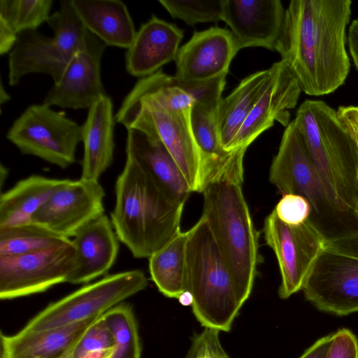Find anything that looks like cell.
<instances>
[{
    "label": "cell",
    "instance_id": "1",
    "mask_svg": "<svg viewBox=\"0 0 358 358\" xmlns=\"http://www.w3.org/2000/svg\"><path fill=\"white\" fill-rule=\"evenodd\" d=\"M351 0H293L285 9L275 50L301 91L324 96L342 86L350 73L347 28Z\"/></svg>",
    "mask_w": 358,
    "mask_h": 358
},
{
    "label": "cell",
    "instance_id": "2",
    "mask_svg": "<svg viewBox=\"0 0 358 358\" xmlns=\"http://www.w3.org/2000/svg\"><path fill=\"white\" fill-rule=\"evenodd\" d=\"M115 194L110 221L134 257L149 258L180 231L185 203L165 192L129 157L116 180Z\"/></svg>",
    "mask_w": 358,
    "mask_h": 358
},
{
    "label": "cell",
    "instance_id": "3",
    "mask_svg": "<svg viewBox=\"0 0 358 358\" xmlns=\"http://www.w3.org/2000/svg\"><path fill=\"white\" fill-rule=\"evenodd\" d=\"M269 180L282 195L297 194L308 201V220L326 244L358 254V217L354 210L331 196L293 120L283 132L271 163Z\"/></svg>",
    "mask_w": 358,
    "mask_h": 358
},
{
    "label": "cell",
    "instance_id": "4",
    "mask_svg": "<svg viewBox=\"0 0 358 358\" xmlns=\"http://www.w3.org/2000/svg\"><path fill=\"white\" fill-rule=\"evenodd\" d=\"M311 160L331 196L355 211L358 200V148L336 110L305 100L293 120Z\"/></svg>",
    "mask_w": 358,
    "mask_h": 358
},
{
    "label": "cell",
    "instance_id": "5",
    "mask_svg": "<svg viewBox=\"0 0 358 358\" xmlns=\"http://www.w3.org/2000/svg\"><path fill=\"white\" fill-rule=\"evenodd\" d=\"M189 231L186 291L193 298L192 313L202 327L228 332L248 299L228 269L206 219L201 216Z\"/></svg>",
    "mask_w": 358,
    "mask_h": 358
},
{
    "label": "cell",
    "instance_id": "6",
    "mask_svg": "<svg viewBox=\"0 0 358 358\" xmlns=\"http://www.w3.org/2000/svg\"><path fill=\"white\" fill-rule=\"evenodd\" d=\"M241 185L229 181L208 184L202 192V217L234 280L248 299L262 258L259 252V231Z\"/></svg>",
    "mask_w": 358,
    "mask_h": 358
},
{
    "label": "cell",
    "instance_id": "7",
    "mask_svg": "<svg viewBox=\"0 0 358 358\" xmlns=\"http://www.w3.org/2000/svg\"><path fill=\"white\" fill-rule=\"evenodd\" d=\"M190 110H173L150 96L122 103L115 121L159 140L175 159L192 192H203L201 156L190 125Z\"/></svg>",
    "mask_w": 358,
    "mask_h": 358
},
{
    "label": "cell",
    "instance_id": "8",
    "mask_svg": "<svg viewBox=\"0 0 358 358\" xmlns=\"http://www.w3.org/2000/svg\"><path fill=\"white\" fill-rule=\"evenodd\" d=\"M148 283L145 273L139 269L106 275L50 303L20 331L53 329L100 316L145 289Z\"/></svg>",
    "mask_w": 358,
    "mask_h": 358
},
{
    "label": "cell",
    "instance_id": "9",
    "mask_svg": "<svg viewBox=\"0 0 358 358\" xmlns=\"http://www.w3.org/2000/svg\"><path fill=\"white\" fill-rule=\"evenodd\" d=\"M83 127L45 103L29 106L13 122L7 139L22 155L66 169L75 163Z\"/></svg>",
    "mask_w": 358,
    "mask_h": 358
},
{
    "label": "cell",
    "instance_id": "10",
    "mask_svg": "<svg viewBox=\"0 0 358 358\" xmlns=\"http://www.w3.org/2000/svg\"><path fill=\"white\" fill-rule=\"evenodd\" d=\"M320 311L337 316L358 312V254L326 244L301 289Z\"/></svg>",
    "mask_w": 358,
    "mask_h": 358
},
{
    "label": "cell",
    "instance_id": "11",
    "mask_svg": "<svg viewBox=\"0 0 358 358\" xmlns=\"http://www.w3.org/2000/svg\"><path fill=\"white\" fill-rule=\"evenodd\" d=\"M263 232L266 244L278 260L282 299L301 291L315 262L326 245L309 220L298 225L281 221L272 211L265 219Z\"/></svg>",
    "mask_w": 358,
    "mask_h": 358
},
{
    "label": "cell",
    "instance_id": "12",
    "mask_svg": "<svg viewBox=\"0 0 358 358\" xmlns=\"http://www.w3.org/2000/svg\"><path fill=\"white\" fill-rule=\"evenodd\" d=\"M74 258L72 241L31 253L0 256L1 299L41 293L55 285L67 282Z\"/></svg>",
    "mask_w": 358,
    "mask_h": 358
},
{
    "label": "cell",
    "instance_id": "13",
    "mask_svg": "<svg viewBox=\"0 0 358 358\" xmlns=\"http://www.w3.org/2000/svg\"><path fill=\"white\" fill-rule=\"evenodd\" d=\"M106 46L89 31L83 46L73 55L43 103L62 108L89 109L106 94L101 76V61Z\"/></svg>",
    "mask_w": 358,
    "mask_h": 358
},
{
    "label": "cell",
    "instance_id": "14",
    "mask_svg": "<svg viewBox=\"0 0 358 358\" xmlns=\"http://www.w3.org/2000/svg\"><path fill=\"white\" fill-rule=\"evenodd\" d=\"M105 195L99 181L69 180L34 215L31 222L70 238L104 213Z\"/></svg>",
    "mask_w": 358,
    "mask_h": 358
},
{
    "label": "cell",
    "instance_id": "15",
    "mask_svg": "<svg viewBox=\"0 0 358 358\" xmlns=\"http://www.w3.org/2000/svg\"><path fill=\"white\" fill-rule=\"evenodd\" d=\"M266 86L252 110L234 138L230 150L248 146L263 131L278 121L287 127L289 123V109L296 107L301 89L299 82L282 59L271 67Z\"/></svg>",
    "mask_w": 358,
    "mask_h": 358
},
{
    "label": "cell",
    "instance_id": "16",
    "mask_svg": "<svg viewBox=\"0 0 358 358\" xmlns=\"http://www.w3.org/2000/svg\"><path fill=\"white\" fill-rule=\"evenodd\" d=\"M238 51L233 34L227 29L212 27L194 31L178 49L175 76L187 82H205L227 76Z\"/></svg>",
    "mask_w": 358,
    "mask_h": 358
},
{
    "label": "cell",
    "instance_id": "17",
    "mask_svg": "<svg viewBox=\"0 0 358 358\" xmlns=\"http://www.w3.org/2000/svg\"><path fill=\"white\" fill-rule=\"evenodd\" d=\"M285 15L280 0H224L222 20L231 28L239 50L248 47L275 50Z\"/></svg>",
    "mask_w": 358,
    "mask_h": 358
},
{
    "label": "cell",
    "instance_id": "18",
    "mask_svg": "<svg viewBox=\"0 0 358 358\" xmlns=\"http://www.w3.org/2000/svg\"><path fill=\"white\" fill-rule=\"evenodd\" d=\"M73 238L75 258L67 282L87 284L107 273L115 264L120 248L110 219L103 213Z\"/></svg>",
    "mask_w": 358,
    "mask_h": 358
},
{
    "label": "cell",
    "instance_id": "19",
    "mask_svg": "<svg viewBox=\"0 0 358 358\" xmlns=\"http://www.w3.org/2000/svg\"><path fill=\"white\" fill-rule=\"evenodd\" d=\"M225 83L226 76L205 82H187L158 71L139 79L122 103H129L150 96L170 110H191L197 102L220 101Z\"/></svg>",
    "mask_w": 358,
    "mask_h": 358
},
{
    "label": "cell",
    "instance_id": "20",
    "mask_svg": "<svg viewBox=\"0 0 358 358\" xmlns=\"http://www.w3.org/2000/svg\"><path fill=\"white\" fill-rule=\"evenodd\" d=\"M182 38L183 31L176 25L152 15L136 31L126 52L127 73L142 78L175 61Z\"/></svg>",
    "mask_w": 358,
    "mask_h": 358
},
{
    "label": "cell",
    "instance_id": "21",
    "mask_svg": "<svg viewBox=\"0 0 358 358\" xmlns=\"http://www.w3.org/2000/svg\"><path fill=\"white\" fill-rule=\"evenodd\" d=\"M72 56L59 47L53 36L36 30L22 31L9 53L8 84L15 86L23 76L33 73L48 75L57 83Z\"/></svg>",
    "mask_w": 358,
    "mask_h": 358
},
{
    "label": "cell",
    "instance_id": "22",
    "mask_svg": "<svg viewBox=\"0 0 358 358\" xmlns=\"http://www.w3.org/2000/svg\"><path fill=\"white\" fill-rule=\"evenodd\" d=\"M115 122L113 101L107 94L99 97L88 109L82 125L84 150L80 179L99 181L111 166Z\"/></svg>",
    "mask_w": 358,
    "mask_h": 358
},
{
    "label": "cell",
    "instance_id": "23",
    "mask_svg": "<svg viewBox=\"0 0 358 358\" xmlns=\"http://www.w3.org/2000/svg\"><path fill=\"white\" fill-rule=\"evenodd\" d=\"M127 131L126 157L135 161L169 194L185 203L192 192L163 143L140 130Z\"/></svg>",
    "mask_w": 358,
    "mask_h": 358
},
{
    "label": "cell",
    "instance_id": "24",
    "mask_svg": "<svg viewBox=\"0 0 358 358\" xmlns=\"http://www.w3.org/2000/svg\"><path fill=\"white\" fill-rule=\"evenodd\" d=\"M100 316L38 331L1 334V358H66L87 328Z\"/></svg>",
    "mask_w": 358,
    "mask_h": 358
},
{
    "label": "cell",
    "instance_id": "25",
    "mask_svg": "<svg viewBox=\"0 0 358 358\" xmlns=\"http://www.w3.org/2000/svg\"><path fill=\"white\" fill-rule=\"evenodd\" d=\"M85 27L106 45L128 49L136 31L124 3L119 0H71Z\"/></svg>",
    "mask_w": 358,
    "mask_h": 358
},
{
    "label": "cell",
    "instance_id": "26",
    "mask_svg": "<svg viewBox=\"0 0 358 358\" xmlns=\"http://www.w3.org/2000/svg\"><path fill=\"white\" fill-rule=\"evenodd\" d=\"M69 179L32 175L18 181L0 196V228L31 222L34 215Z\"/></svg>",
    "mask_w": 358,
    "mask_h": 358
},
{
    "label": "cell",
    "instance_id": "27",
    "mask_svg": "<svg viewBox=\"0 0 358 358\" xmlns=\"http://www.w3.org/2000/svg\"><path fill=\"white\" fill-rule=\"evenodd\" d=\"M271 68L245 78L218 105V129L221 145L230 150L232 141L264 92Z\"/></svg>",
    "mask_w": 358,
    "mask_h": 358
},
{
    "label": "cell",
    "instance_id": "28",
    "mask_svg": "<svg viewBox=\"0 0 358 358\" xmlns=\"http://www.w3.org/2000/svg\"><path fill=\"white\" fill-rule=\"evenodd\" d=\"M189 229L178 232L149 259V271L158 290L178 299L186 291V248Z\"/></svg>",
    "mask_w": 358,
    "mask_h": 358
},
{
    "label": "cell",
    "instance_id": "29",
    "mask_svg": "<svg viewBox=\"0 0 358 358\" xmlns=\"http://www.w3.org/2000/svg\"><path fill=\"white\" fill-rule=\"evenodd\" d=\"M71 242L70 238L34 222L0 228V256L27 254Z\"/></svg>",
    "mask_w": 358,
    "mask_h": 358
},
{
    "label": "cell",
    "instance_id": "30",
    "mask_svg": "<svg viewBox=\"0 0 358 358\" xmlns=\"http://www.w3.org/2000/svg\"><path fill=\"white\" fill-rule=\"evenodd\" d=\"M103 317L114 339L110 358H141V341L131 306L121 303L104 313Z\"/></svg>",
    "mask_w": 358,
    "mask_h": 358
},
{
    "label": "cell",
    "instance_id": "31",
    "mask_svg": "<svg viewBox=\"0 0 358 358\" xmlns=\"http://www.w3.org/2000/svg\"><path fill=\"white\" fill-rule=\"evenodd\" d=\"M47 23L59 47L71 56L83 46L89 31L71 0L61 1L59 10L50 15Z\"/></svg>",
    "mask_w": 358,
    "mask_h": 358
},
{
    "label": "cell",
    "instance_id": "32",
    "mask_svg": "<svg viewBox=\"0 0 358 358\" xmlns=\"http://www.w3.org/2000/svg\"><path fill=\"white\" fill-rule=\"evenodd\" d=\"M52 0H1L0 17L4 18L19 34L36 30L48 22Z\"/></svg>",
    "mask_w": 358,
    "mask_h": 358
},
{
    "label": "cell",
    "instance_id": "33",
    "mask_svg": "<svg viewBox=\"0 0 358 358\" xmlns=\"http://www.w3.org/2000/svg\"><path fill=\"white\" fill-rule=\"evenodd\" d=\"M159 2L173 18L180 19L189 25L223 20L224 0H159Z\"/></svg>",
    "mask_w": 358,
    "mask_h": 358
},
{
    "label": "cell",
    "instance_id": "34",
    "mask_svg": "<svg viewBox=\"0 0 358 358\" xmlns=\"http://www.w3.org/2000/svg\"><path fill=\"white\" fill-rule=\"evenodd\" d=\"M114 339L103 315L85 331L66 358H110Z\"/></svg>",
    "mask_w": 358,
    "mask_h": 358
},
{
    "label": "cell",
    "instance_id": "35",
    "mask_svg": "<svg viewBox=\"0 0 358 358\" xmlns=\"http://www.w3.org/2000/svg\"><path fill=\"white\" fill-rule=\"evenodd\" d=\"M217 329L204 327L192 338L185 358H231L223 348Z\"/></svg>",
    "mask_w": 358,
    "mask_h": 358
},
{
    "label": "cell",
    "instance_id": "36",
    "mask_svg": "<svg viewBox=\"0 0 358 358\" xmlns=\"http://www.w3.org/2000/svg\"><path fill=\"white\" fill-rule=\"evenodd\" d=\"M283 222L289 225H298L308 220L310 207L301 196L283 194L273 210Z\"/></svg>",
    "mask_w": 358,
    "mask_h": 358
},
{
    "label": "cell",
    "instance_id": "37",
    "mask_svg": "<svg viewBox=\"0 0 358 358\" xmlns=\"http://www.w3.org/2000/svg\"><path fill=\"white\" fill-rule=\"evenodd\" d=\"M324 358H358V340L348 329L342 328L332 334Z\"/></svg>",
    "mask_w": 358,
    "mask_h": 358
},
{
    "label": "cell",
    "instance_id": "38",
    "mask_svg": "<svg viewBox=\"0 0 358 358\" xmlns=\"http://www.w3.org/2000/svg\"><path fill=\"white\" fill-rule=\"evenodd\" d=\"M336 112L342 124L351 135L358 148V106H340Z\"/></svg>",
    "mask_w": 358,
    "mask_h": 358
},
{
    "label": "cell",
    "instance_id": "39",
    "mask_svg": "<svg viewBox=\"0 0 358 358\" xmlns=\"http://www.w3.org/2000/svg\"><path fill=\"white\" fill-rule=\"evenodd\" d=\"M332 338V334L317 340L299 358H324Z\"/></svg>",
    "mask_w": 358,
    "mask_h": 358
},
{
    "label": "cell",
    "instance_id": "40",
    "mask_svg": "<svg viewBox=\"0 0 358 358\" xmlns=\"http://www.w3.org/2000/svg\"><path fill=\"white\" fill-rule=\"evenodd\" d=\"M347 43L349 52L358 71V18L353 20L348 27Z\"/></svg>",
    "mask_w": 358,
    "mask_h": 358
},
{
    "label": "cell",
    "instance_id": "41",
    "mask_svg": "<svg viewBox=\"0 0 358 358\" xmlns=\"http://www.w3.org/2000/svg\"><path fill=\"white\" fill-rule=\"evenodd\" d=\"M179 302L183 306H191L193 303V298L191 293L188 291L184 292L179 297Z\"/></svg>",
    "mask_w": 358,
    "mask_h": 358
},
{
    "label": "cell",
    "instance_id": "42",
    "mask_svg": "<svg viewBox=\"0 0 358 358\" xmlns=\"http://www.w3.org/2000/svg\"><path fill=\"white\" fill-rule=\"evenodd\" d=\"M10 99L9 94L4 91L3 85L1 83V103L7 101Z\"/></svg>",
    "mask_w": 358,
    "mask_h": 358
},
{
    "label": "cell",
    "instance_id": "43",
    "mask_svg": "<svg viewBox=\"0 0 358 358\" xmlns=\"http://www.w3.org/2000/svg\"><path fill=\"white\" fill-rule=\"evenodd\" d=\"M6 172H7L6 168L3 166V165L1 164V173H6ZM6 175H4V176L1 177V182L3 181V178H6Z\"/></svg>",
    "mask_w": 358,
    "mask_h": 358
},
{
    "label": "cell",
    "instance_id": "44",
    "mask_svg": "<svg viewBox=\"0 0 358 358\" xmlns=\"http://www.w3.org/2000/svg\"><path fill=\"white\" fill-rule=\"evenodd\" d=\"M355 212L357 215V217H358V200H357V205H356V208L355 209Z\"/></svg>",
    "mask_w": 358,
    "mask_h": 358
}]
</instances>
